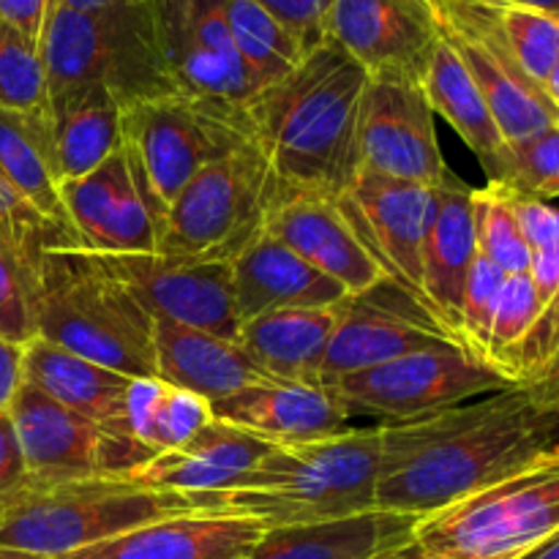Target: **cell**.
I'll return each instance as SVG.
<instances>
[{"instance_id": "1", "label": "cell", "mask_w": 559, "mask_h": 559, "mask_svg": "<svg viewBox=\"0 0 559 559\" xmlns=\"http://www.w3.org/2000/svg\"><path fill=\"white\" fill-rule=\"evenodd\" d=\"M559 402L535 380L440 413L380 424L374 508L424 519L544 462Z\"/></svg>"}, {"instance_id": "2", "label": "cell", "mask_w": 559, "mask_h": 559, "mask_svg": "<svg viewBox=\"0 0 559 559\" xmlns=\"http://www.w3.org/2000/svg\"><path fill=\"white\" fill-rule=\"evenodd\" d=\"M369 74L333 41L238 107V131L278 191L342 200L358 175V115Z\"/></svg>"}, {"instance_id": "3", "label": "cell", "mask_w": 559, "mask_h": 559, "mask_svg": "<svg viewBox=\"0 0 559 559\" xmlns=\"http://www.w3.org/2000/svg\"><path fill=\"white\" fill-rule=\"evenodd\" d=\"M38 338L131 380H156L153 317L109 273L102 257L52 227L38 251Z\"/></svg>"}, {"instance_id": "4", "label": "cell", "mask_w": 559, "mask_h": 559, "mask_svg": "<svg viewBox=\"0 0 559 559\" xmlns=\"http://www.w3.org/2000/svg\"><path fill=\"white\" fill-rule=\"evenodd\" d=\"M186 513H218L216 500L151 489L129 475H25L0 497V549L55 559Z\"/></svg>"}, {"instance_id": "5", "label": "cell", "mask_w": 559, "mask_h": 559, "mask_svg": "<svg viewBox=\"0 0 559 559\" xmlns=\"http://www.w3.org/2000/svg\"><path fill=\"white\" fill-rule=\"evenodd\" d=\"M380 424L298 445H276L240 489L216 495L218 513L265 530L322 524L374 511L380 478Z\"/></svg>"}, {"instance_id": "6", "label": "cell", "mask_w": 559, "mask_h": 559, "mask_svg": "<svg viewBox=\"0 0 559 559\" xmlns=\"http://www.w3.org/2000/svg\"><path fill=\"white\" fill-rule=\"evenodd\" d=\"M38 47L49 91L102 85L120 107L180 93L169 69L156 0L96 11L52 5Z\"/></svg>"}, {"instance_id": "7", "label": "cell", "mask_w": 559, "mask_h": 559, "mask_svg": "<svg viewBox=\"0 0 559 559\" xmlns=\"http://www.w3.org/2000/svg\"><path fill=\"white\" fill-rule=\"evenodd\" d=\"M235 115L238 109L213 107L183 93L123 107L120 151L156 233L197 173L243 145Z\"/></svg>"}, {"instance_id": "8", "label": "cell", "mask_w": 559, "mask_h": 559, "mask_svg": "<svg viewBox=\"0 0 559 559\" xmlns=\"http://www.w3.org/2000/svg\"><path fill=\"white\" fill-rule=\"evenodd\" d=\"M282 197L251 145L216 158L175 197L158 227V257L186 262H233L265 233Z\"/></svg>"}, {"instance_id": "9", "label": "cell", "mask_w": 559, "mask_h": 559, "mask_svg": "<svg viewBox=\"0 0 559 559\" xmlns=\"http://www.w3.org/2000/svg\"><path fill=\"white\" fill-rule=\"evenodd\" d=\"M559 533V464L535 467L418 519L424 549L459 559H519Z\"/></svg>"}, {"instance_id": "10", "label": "cell", "mask_w": 559, "mask_h": 559, "mask_svg": "<svg viewBox=\"0 0 559 559\" xmlns=\"http://www.w3.org/2000/svg\"><path fill=\"white\" fill-rule=\"evenodd\" d=\"M516 382L462 344L448 342L342 377L328 388L349 415H369L388 424L459 407Z\"/></svg>"}, {"instance_id": "11", "label": "cell", "mask_w": 559, "mask_h": 559, "mask_svg": "<svg viewBox=\"0 0 559 559\" xmlns=\"http://www.w3.org/2000/svg\"><path fill=\"white\" fill-rule=\"evenodd\" d=\"M440 14L442 38L484 93L506 142L530 140L559 123V107L516 63L486 0H440Z\"/></svg>"}, {"instance_id": "12", "label": "cell", "mask_w": 559, "mask_h": 559, "mask_svg": "<svg viewBox=\"0 0 559 559\" xmlns=\"http://www.w3.org/2000/svg\"><path fill=\"white\" fill-rule=\"evenodd\" d=\"M358 173L424 186L451 175L420 82L369 76L358 115Z\"/></svg>"}, {"instance_id": "13", "label": "cell", "mask_w": 559, "mask_h": 559, "mask_svg": "<svg viewBox=\"0 0 559 559\" xmlns=\"http://www.w3.org/2000/svg\"><path fill=\"white\" fill-rule=\"evenodd\" d=\"M338 202L385 267L388 282L429 314L420 278L424 246L437 216V186L358 173Z\"/></svg>"}, {"instance_id": "14", "label": "cell", "mask_w": 559, "mask_h": 559, "mask_svg": "<svg viewBox=\"0 0 559 559\" xmlns=\"http://www.w3.org/2000/svg\"><path fill=\"white\" fill-rule=\"evenodd\" d=\"M98 257L153 320L194 328L227 342L238 338L240 317L229 262H186L158 254Z\"/></svg>"}, {"instance_id": "15", "label": "cell", "mask_w": 559, "mask_h": 559, "mask_svg": "<svg viewBox=\"0 0 559 559\" xmlns=\"http://www.w3.org/2000/svg\"><path fill=\"white\" fill-rule=\"evenodd\" d=\"M440 38V0H336L328 20V41L369 76L420 82Z\"/></svg>"}, {"instance_id": "16", "label": "cell", "mask_w": 559, "mask_h": 559, "mask_svg": "<svg viewBox=\"0 0 559 559\" xmlns=\"http://www.w3.org/2000/svg\"><path fill=\"white\" fill-rule=\"evenodd\" d=\"M156 3L169 69L183 96L222 109H238L260 91L229 36L222 0Z\"/></svg>"}, {"instance_id": "17", "label": "cell", "mask_w": 559, "mask_h": 559, "mask_svg": "<svg viewBox=\"0 0 559 559\" xmlns=\"http://www.w3.org/2000/svg\"><path fill=\"white\" fill-rule=\"evenodd\" d=\"M265 233L342 284L349 298L371 293L388 282L385 267L360 238L342 202L331 197L287 191L271 207Z\"/></svg>"}, {"instance_id": "18", "label": "cell", "mask_w": 559, "mask_h": 559, "mask_svg": "<svg viewBox=\"0 0 559 559\" xmlns=\"http://www.w3.org/2000/svg\"><path fill=\"white\" fill-rule=\"evenodd\" d=\"M66 229L80 249L104 257L156 254L158 233L123 151L82 178L60 183Z\"/></svg>"}, {"instance_id": "19", "label": "cell", "mask_w": 559, "mask_h": 559, "mask_svg": "<svg viewBox=\"0 0 559 559\" xmlns=\"http://www.w3.org/2000/svg\"><path fill=\"white\" fill-rule=\"evenodd\" d=\"M456 342L442 331L420 306L407 300L404 306H388L374 293L347 298L342 304L336 331L322 358L317 385H333L336 380L374 366L391 364L420 349ZM459 344V342H456Z\"/></svg>"}, {"instance_id": "20", "label": "cell", "mask_w": 559, "mask_h": 559, "mask_svg": "<svg viewBox=\"0 0 559 559\" xmlns=\"http://www.w3.org/2000/svg\"><path fill=\"white\" fill-rule=\"evenodd\" d=\"M273 448V442L240 426L211 418L189 442L175 451L158 453L129 473V478L151 489L213 500L224 491L240 489Z\"/></svg>"}, {"instance_id": "21", "label": "cell", "mask_w": 559, "mask_h": 559, "mask_svg": "<svg viewBox=\"0 0 559 559\" xmlns=\"http://www.w3.org/2000/svg\"><path fill=\"white\" fill-rule=\"evenodd\" d=\"M211 413L273 445L328 440L353 429V415L336 393L317 382H260L211 404Z\"/></svg>"}, {"instance_id": "22", "label": "cell", "mask_w": 559, "mask_h": 559, "mask_svg": "<svg viewBox=\"0 0 559 559\" xmlns=\"http://www.w3.org/2000/svg\"><path fill=\"white\" fill-rule=\"evenodd\" d=\"M25 473L41 480L104 475V429L22 382L9 407Z\"/></svg>"}, {"instance_id": "23", "label": "cell", "mask_w": 559, "mask_h": 559, "mask_svg": "<svg viewBox=\"0 0 559 559\" xmlns=\"http://www.w3.org/2000/svg\"><path fill=\"white\" fill-rule=\"evenodd\" d=\"M262 533L260 522L235 513H186L55 559H246Z\"/></svg>"}, {"instance_id": "24", "label": "cell", "mask_w": 559, "mask_h": 559, "mask_svg": "<svg viewBox=\"0 0 559 559\" xmlns=\"http://www.w3.org/2000/svg\"><path fill=\"white\" fill-rule=\"evenodd\" d=\"M475 257H478V240H475L473 186L451 173L437 186V216L424 246L420 284H424L429 314L459 344H462L464 287Z\"/></svg>"}, {"instance_id": "25", "label": "cell", "mask_w": 559, "mask_h": 559, "mask_svg": "<svg viewBox=\"0 0 559 559\" xmlns=\"http://www.w3.org/2000/svg\"><path fill=\"white\" fill-rule=\"evenodd\" d=\"M233 293L240 325L276 309L338 306L347 289L300 260L289 246L262 233L233 262Z\"/></svg>"}, {"instance_id": "26", "label": "cell", "mask_w": 559, "mask_h": 559, "mask_svg": "<svg viewBox=\"0 0 559 559\" xmlns=\"http://www.w3.org/2000/svg\"><path fill=\"white\" fill-rule=\"evenodd\" d=\"M22 380L63 407L91 418L112 440L134 442L126 431V413H129V396L134 385L131 377L104 369L44 338H33L31 344H25Z\"/></svg>"}, {"instance_id": "27", "label": "cell", "mask_w": 559, "mask_h": 559, "mask_svg": "<svg viewBox=\"0 0 559 559\" xmlns=\"http://www.w3.org/2000/svg\"><path fill=\"white\" fill-rule=\"evenodd\" d=\"M153 355L156 380L197 393L211 404L271 380L235 347V342L175 322L153 320Z\"/></svg>"}, {"instance_id": "28", "label": "cell", "mask_w": 559, "mask_h": 559, "mask_svg": "<svg viewBox=\"0 0 559 559\" xmlns=\"http://www.w3.org/2000/svg\"><path fill=\"white\" fill-rule=\"evenodd\" d=\"M338 314L342 304L267 311L240 325L235 347L271 380L317 382Z\"/></svg>"}, {"instance_id": "29", "label": "cell", "mask_w": 559, "mask_h": 559, "mask_svg": "<svg viewBox=\"0 0 559 559\" xmlns=\"http://www.w3.org/2000/svg\"><path fill=\"white\" fill-rule=\"evenodd\" d=\"M415 516L366 511L322 524L265 530L246 559H377L415 535Z\"/></svg>"}, {"instance_id": "30", "label": "cell", "mask_w": 559, "mask_h": 559, "mask_svg": "<svg viewBox=\"0 0 559 559\" xmlns=\"http://www.w3.org/2000/svg\"><path fill=\"white\" fill-rule=\"evenodd\" d=\"M123 107L102 85L49 91L47 126L60 183L102 167L120 147Z\"/></svg>"}, {"instance_id": "31", "label": "cell", "mask_w": 559, "mask_h": 559, "mask_svg": "<svg viewBox=\"0 0 559 559\" xmlns=\"http://www.w3.org/2000/svg\"><path fill=\"white\" fill-rule=\"evenodd\" d=\"M426 98H429L435 115L445 118L459 136L467 142L469 151L480 158L489 180L500 173L502 156H506V136L486 104L484 93L478 91L469 71L464 69L456 49L440 38V44L431 52L429 66L424 71Z\"/></svg>"}, {"instance_id": "32", "label": "cell", "mask_w": 559, "mask_h": 559, "mask_svg": "<svg viewBox=\"0 0 559 559\" xmlns=\"http://www.w3.org/2000/svg\"><path fill=\"white\" fill-rule=\"evenodd\" d=\"M0 178L41 213L44 222L66 229L47 118L0 107Z\"/></svg>"}, {"instance_id": "33", "label": "cell", "mask_w": 559, "mask_h": 559, "mask_svg": "<svg viewBox=\"0 0 559 559\" xmlns=\"http://www.w3.org/2000/svg\"><path fill=\"white\" fill-rule=\"evenodd\" d=\"M213 418L211 402L162 380H134L126 431L153 456L189 442Z\"/></svg>"}, {"instance_id": "34", "label": "cell", "mask_w": 559, "mask_h": 559, "mask_svg": "<svg viewBox=\"0 0 559 559\" xmlns=\"http://www.w3.org/2000/svg\"><path fill=\"white\" fill-rule=\"evenodd\" d=\"M49 229L0 224V336L20 347L38 338L36 271Z\"/></svg>"}, {"instance_id": "35", "label": "cell", "mask_w": 559, "mask_h": 559, "mask_svg": "<svg viewBox=\"0 0 559 559\" xmlns=\"http://www.w3.org/2000/svg\"><path fill=\"white\" fill-rule=\"evenodd\" d=\"M222 11L240 58L260 87L287 76L304 60V44L260 0H222Z\"/></svg>"}, {"instance_id": "36", "label": "cell", "mask_w": 559, "mask_h": 559, "mask_svg": "<svg viewBox=\"0 0 559 559\" xmlns=\"http://www.w3.org/2000/svg\"><path fill=\"white\" fill-rule=\"evenodd\" d=\"M473 216L478 254L495 262L506 276L527 273L533 251L513 213L511 189L500 180H489L484 189H473Z\"/></svg>"}, {"instance_id": "37", "label": "cell", "mask_w": 559, "mask_h": 559, "mask_svg": "<svg viewBox=\"0 0 559 559\" xmlns=\"http://www.w3.org/2000/svg\"><path fill=\"white\" fill-rule=\"evenodd\" d=\"M486 5H489V14L502 41L508 44L524 74L546 87L559 55V22L555 16L527 9V5L502 3V0H486Z\"/></svg>"}, {"instance_id": "38", "label": "cell", "mask_w": 559, "mask_h": 559, "mask_svg": "<svg viewBox=\"0 0 559 559\" xmlns=\"http://www.w3.org/2000/svg\"><path fill=\"white\" fill-rule=\"evenodd\" d=\"M49 82L41 47L0 22V107L47 118Z\"/></svg>"}, {"instance_id": "39", "label": "cell", "mask_w": 559, "mask_h": 559, "mask_svg": "<svg viewBox=\"0 0 559 559\" xmlns=\"http://www.w3.org/2000/svg\"><path fill=\"white\" fill-rule=\"evenodd\" d=\"M540 311H544V304L538 300V293H535L530 273H513V276H506L500 295H497L495 317H491L489 328V349H486V353H489L491 364H495L497 369L508 371L513 380H519V377L513 374V355L522 347L527 333L533 331Z\"/></svg>"}, {"instance_id": "40", "label": "cell", "mask_w": 559, "mask_h": 559, "mask_svg": "<svg viewBox=\"0 0 559 559\" xmlns=\"http://www.w3.org/2000/svg\"><path fill=\"white\" fill-rule=\"evenodd\" d=\"M491 180L535 200L559 197V123L530 140L508 142L500 173Z\"/></svg>"}, {"instance_id": "41", "label": "cell", "mask_w": 559, "mask_h": 559, "mask_svg": "<svg viewBox=\"0 0 559 559\" xmlns=\"http://www.w3.org/2000/svg\"><path fill=\"white\" fill-rule=\"evenodd\" d=\"M502 282H506V273L495 262L486 260L484 254L475 257L462 300V344L484 360H489V353H486L489 349V328Z\"/></svg>"}, {"instance_id": "42", "label": "cell", "mask_w": 559, "mask_h": 559, "mask_svg": "<svg viewBox=\"0 0 559 559\" xmlns=\"http://www.w3.org/2000/svg\"><path fill=\"white\" fill-rule=\"evenodd\" d=\"M559 353V289L555 298L544 306L538 322L533 325V331L527 333V338L522 342V347L513 355V374L519 380H535L546 366L551 364V358Z\"/></svg>"}, {"instance_id": "43", "label": "cell", "mask_w": 559, "mask_h": 559, "mask_svg": "<svg viewBox=\"0 0 559 559\" xmlns=\"http://www.w3.org/2000/svg\"><path fill=\"white\" fill-rule=\"evenodd\" d=\"M300 44L306 52L328 41V20L336 0H260Z\"/></svg>"}, {"instance_id": "44", "label": "cell", "mask_w": 559, "mask_h": 559, "mask_svg": "<svg viewBox=\"0 0 559 559\" xmlns=\"http://www.w3.org/2000/svg\"><path fill=\"white\" fill-rule=\"evenodd\" d=\"M511 202L530 251L549 249V246L559 243V207L549 205L546 200H535V197L519 194V191L513 189H511Z\"/></svg>"}, {"instance_id": "45", "label": "cell", "mask_w": 559, "mask_h": 559, "mask_svg": "<svg viewBox=\"0 0 559 559\" xmlns=\"http://www.w3.org/2000/svg\"><path fill=\"white\" fill-rule=\"evenodd\" d=\"M49 11H52V0H0V22L36 44H41Z\"/></svg>"}, {"instance_id": "46", "label": "cell", "mask_w": 559, "mask_h": 559, "mask_svg": "<svg viewBox=\"0 0 559 559\" xmlns=\"http://www.w3.org/2000/svg\"><path fill=\"white\" fill-rule=\"evenodd\" d=\"M25 475V462H22L14 426H11L9 413H0V497L14 489Z\"/></svg>"}, {"instance_id": "47", "label": "cell", "mask_w": 559, "mask_h": 559, "mask_svg": "<svg viewBox=\"0 0 559 559\" xmlns=\"http://www.w3.org/2000/svg\"><path fill=\"white\" fill-rule=\"evenodd\" d=\"M22 360H25V347L0 336V413H9L16 391L25 382L22 380Z\"/></svg>"}, {"instance_id": "48", "label": "cell", "mask_w": 559, "mask_h": 559, "mask_svg": "<svg viewBox=\"0 0 559 559\" xmlns=\"http://www.w3.org/2000/svg\"><path fill=\"white\" fill-rule=\"evenodd\" d=\"M530 278H533V287L538 293L540 304H549L559 289V243L549 246V249L533 251V260H530Z\"/></svg>"}, {"instance_id": "49", "label": "cell", "mask_w": 559, "mask_h": 559, "mask_svg": "<svg viewBox=\"0 0 559 559\" xmlns=\"http://www.w3.org/2000/svg\"><path fill=\"white\" fill-rule=\"evenodd\" d=\"M377 559H459V557H448V555H437V551H429L424 549V546L418 544V540H407V544L396 546V549L385 551V555H380Z\"/></svg>"}, {"instance_id": "50", "label": "cell", "mask_w": 559, "mask_h": 559, "mask_svg": "<svg viewBox=\"0 0 559 559\" xmlns=\"http://www.w3.org/2000/svg\"><path fill=\"white\" fill-rule=\"evenodd\" d=\"M535 382H540V385L546 388V393L559 402V353L551 358V364L546 366L538 377H535Z\"/></svg>"}, {"instance_id": "51", "label": "cell", "mask_w": 559, "mask_h": 559, "mask_svg": "<svg viewBox=\"0 0 559 559\" xmlns=\"http://www.w3.org/2000/svg\"><path fill=\"white\" fill-rule=\"evenodd\" d=\"M118 3H131V0H52V5H63V9H74V11L109 9V5H118Z\"/></svg>"}, {"instance_id": "52", "label": "cell", "mask_w": 559, "mask_h": 559, "mask_svg": "<svg viewBox=\"0 0 559 559\" xmlns=\"http://www.w3.org/2000/svg\"><path fill=\"white\" fill-rule=\"evenodd\" d=\"M519 559H559V533L546 538L544 544H538L535 549H530L527 555H522Z\"/></svg>"}, {"instance_id": "53", "label": "cell", "mask_w": 559, "mask_h": 559, "mask_svg": "<svg viewBox=\"0 0 559 559\" xmlns=\"http://www.w3.org/2000/svg\"><path fill=\"white\" fill-rule=\"evenodd\" d=\"M502 3H516V5H527V9L540 11V14L555 16L559 22V0H502Z\"/></svg>"}, {"instance_id": "54", "label": "cell", "mask_w": 559, "mask_h": 559, "mask_svg": "<svg viewBox=\"0 0 559 559\" xmlns=\"http://www.w3.org/2000/svg\"><path fill=\"white\" fill-rule=\"evenodd\" d=\"M544 91L549 93L551 102H555L557 107H559V55H557V60H555V69H551L549 80H546V87H544Z\"/></svg>"}, {"instance_id": "55", "label": "cell", "mask_w": 559, "mask_h": 559, "mask_svg": "<svg viewBox=\"0 0 559 559\" xmlns=\"http://www.w3.org/2000/svg\"><path fill=\"white\" fill-rule=\"evenodd\" d=\"M0 559H44V557L25 555V551H14V549H0Z\"/></svg>"}, {"instance_id": "56", "label": "cell", "mask_w": 559, "mask_h": 559, "mask_svg": "<svg viewBox=\"0 0 559 559\" xmlns=\"http://www.w3.org/2000/svg\"><path fill=\"white\" fill-rule=\"evenodd\" d=\"M549 459H551V462H555V464H559V431H557V445H555V451L549 453Z\"/></svg>"}]
</instances>
